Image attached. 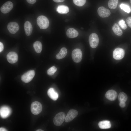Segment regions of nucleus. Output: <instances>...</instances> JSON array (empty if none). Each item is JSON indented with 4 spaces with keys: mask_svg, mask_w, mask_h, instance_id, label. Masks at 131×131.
Instances as JSON below:
<instances>
[{
    "mask_svg": "<svg viewBox=\"0 0 131 131\" xmlns=\"http://www.w3.org/2000/svg\"><path fill=\"white\" fill-rule=\"evenodd\" d=\"M33 48L38 53H40L42 50V45L41 42L39 41L35 42L33 44Z\"/></svg>",
    "mask_w": 131,
    "mask_h": 131,
    "instance_id": "nucleus-22",
    "label": "nucleus"
},
{
    "mask_svg": "<svg viewBox=\"0 0 131 131\" xmlns=\"http://www.w3.org/2000/svg\"><path fill=\"white\" fill-rule=\"evenodd\" d=\"M130 3L131 4V0H130Z\"/></svg>",
    "mask_w": 131,
    "mask_h": 131,
    "instance_id": "nucleus-36",
    "label": "nucleus"
},
{
    "mask_svg": "<svg viewBox=\"0 0 131 131\" xmlns=\"http://www.w3.org/2000/svg\"><path fill=\"white\" fill-rule=\"evenodd\" d=\"M81 29H83V28H82V27L81 28Z\"/></svg>",
    "mask_w": 131,
    "mask_h": 131,
    "instance_id": "nucleus-37",
    "label": "nucleus"
},
{
    "mask_svg": "<svg viewBox=\"0 0 131 131\" xmlns=\"http://www.w3.org/2000/svg\"><path fill=\"white\" fill-rule=\"evenodd\" d=\"M120 7L121 9L127 13H129L131 11V9L129 6L126 4H122L120 5Z\"/></svg>",
    "mask_w": 131,
    "mask_h": 131,
    "instance_id": "nucleus-25",
    "label": "nucleus"
},
{
    "mask_svg": "<svg viewBox=\"0 0 131 131\" xmlns=\"http://www.w3.org/2000/svg\"><path fill=\"white\" fill-rule=\"evenodd\" d=\"M7 29L9 32L12 34L15 33L19 30V26L15 22H11L8 25Z\"/></svg>",
    "mask_w": 131,
    "mask_h": 131,
    "instance_id": "nucleus-10",
    "label": "nucleus"
},
{
    "mask_svg": "<svg viewBox=\"0 0 131 131\" xmlns=\"http://www.w3.org/2000/svg\"><path fill=\"white\" fill-rule=\"evenodd\" d=\"M37 23L40 29H46L49 25V21L48 19L43 15L37 17Z\"/></svg>",
    "mask_w": 131,
    "mask_h": 131,
    "instance_id": "nucleus-1",
    "label": "nucleus"
},
{
    "mask_svg": "<svg viewBox=\"0 0 131 131\" xmlns=\"http://www.w3.org/2000/svg\"><path fill=\"white\" fill-rule=\"evenodd\" d=\"M119 106L121 107H124L125 106L126 104L125 102H120Z\"/></svg>",
    "mask_w": 131,
    "mask_h": 131,
    "instance_id": "nucleus-31",
    "label": "nucleus"
},
{
    "mask_svg": "<svg viewBox=\"0 0 131 131\" xmlns=\"http://www.w3.org/2000/svg\"><path fill=\"white\" fill-rule=\"evenodd\" d=\"M125 54L124 50L120 48H117L114 50L113 52V58L116 60H119L123 58Z\"/></svg>",
    "mask_w": 131,
    "mask_h": 131,
    "instance_id": "nucleus-7",
    "label": "nucleus"
},
{
    "mask_svg": "<svg viewBox=\"0 0 131 131\" xmlns=\"http://www.w3.org/2000/svg\"><path fill=\"white\" fill-rule=\"evenodd\" d=\"M99 127L102 129L110 128L111 126L110 122L108 120H104L100 122L98 124Z\"/></svg>",
    "mask_w": 131,
    "mask_h": 131,
    "instance_id": "nucleus-20",
    "label": "nucleus"
},
{
    "mask_svg": "<svg viewBox=\"0 0 131 131\" xmlns=\"http://www.w3.org/2000/svg\"><path fill=\"white\" fill-rule=\"evenodd\" d=\"M112 29L114 33L118 36H121L123 34V31L119 25L116 23L114 24L112 26Z\"/></svg>",
    "mask_w": 131,
    "mask_h": 131,
    "instance_id": "nucleus-21",
    "label": "nucleus"
},
{
    "mask_svg": "<svg viewBox=\"0 0 131 131\" xmlns=\"http://www.w3.org/2000/svg\"><path fill=\"white\" fill-rule=\"evenodd\" d=\"M118 25L123 30H125L127 28V25L125 21L123 19H121L119 21Z\"/></svg>",
    "mask_w": 131,
    "mask_h": 131,
    "instance_id": "nucleus-28",
    "label": "nucleus"
},
{
    "mask_svg": "<svg viewBox=\"0 0 131 131\" xmlns=\"http://www.w3.org/2000/svg\"><path fill=\"white\" fill-rule=\"evenodd\" d=\"M13 7V3L10 1H8L4 3L0 8L1 12L4 14L9 12Z\"/></svg>",
    "mask_w": 131,
    "mask_h": 131,
    "instance_id": "nucleus-9",
    "label": "nucleus"
},
{
    "mask_svg": "<svg viewBox=\"0 0 131 131\" xmlns=\"http://www.w3.org/2000/svg\"><path fill=\"white\" fill-rule=\"evenodd\" d=\"M58 13L61 14H65L68 13L69 11V8L68 7L65 5L58 6L57 9Z\"/></svg>",
    "mask_w": 131,
    "mask_h": 131,
    "instance_id": "nucleus-18",
    "label": "nucleus"
},
{
    "mask_svg": "<svg viewBox=\"0 0 131 131\" xmlns=\"http://www.w3.org/2000/svg\"><path fill=\"white\" fill-rule=\"evenodd\" d=\"M126 21L128 26L131 28V16L128 17L126 19Z\"/></svg>",
    "mask_w": 131,
    "mask_h": 131,
    "instance_id": "nucleus-29",
    "label": "nucleus"
},
{
    "mask_svg": "<svg viewBox=\"0 0 131 131\" xmlns=\"http://www.w3.org/2000/svg\"><path fill=\"white\" fill-rule=\"evenodd\" d=\"M24 28L25 34L27 36L30 35L32 31V26L30 22L26 21L24 24Z\"/></svg>",
    "mask_w": 131,
    "mask_h": 131,
    "instance_id": "nucleus-15",
    "label": "nucleus"
},
{
    "mask_svg": "<svg viewBox=\"0 0 131 131\" xmlns=\"http://www.w3.org/2000/svg\"><path fill=\"white\" fill-rule=\"evenodd\" d=\"M42 109V106L40 102L35 101L31 104V110L33 114L34 115H38L41 112Z\"/></svg>",
    "mask_w": 131,
    "mask_h": 131,
    "instance_id": "nucleus-2",
    "label": "nucleus"
},
{
    "mask_svg": "<svg viewBox=\"0 0 131 131\" xmlns=\"http://www.w3.org/2000/svg\"><path fill=\"white\" fill-rule=\"evenodd\" d=\"M57 70V69L55 66H52L47 70V74L49 75H52L56 72Z\"/></svg>",
    "mask_w": 131,
    "mask_h": 131,
    "instance_id": "nucleus-27",
    "label": "nucleus"
},
{
    "mask_svg": "<svg viewBox=\"0 0 131 131\" xmlns=\"http://www.w3.org/2000/svg\"><path fill=\"white\" fill-rule=\"evenodd\" d=\"M65 0H53L56 2H60L64 1Z\"/></svg>",
    "mask_w": 131,
    "mask_h": 131,
    "instance_id": "nucleus-33",
    "label": "nucleus"
},
{
    "mask_svg": "<svg viewBox=\"0 0 131 131\" xmlns=\"http://www.w3.org/2000/svg\"><path fill=\"white\" fill-rule=\"evenodd\" d=\"M98 14L101 17L105 18L109 16L110 15V10L103 6L98 8L97 10Z\"/></svg>",
    "mask_w": 131,
    "mask_h": 131,
    "instance_id": "nucleus-12",
    "label": "nucleus"
},
{
    "mask_svg": "<svg viewBox=\"0 0 131 131\" xmlns=\"http://www.w3.org/2000/svg\"><path fill=\"white\" fill-rule=\"evenodd\" d=\"M4 46L2 43L1 42H0V52H1L3 50Z\"/></svg>",
    "mask_w": 131,
    "mask_h": 131,
    "instance_id": "nucleus-32",
    "label": "nucleus"
},
{
    "mask_svg": "<svg viewBox=\"0 0 131 131\" xmlns=\"http://www.w3.org/2000/svg\"><path fill=\"white\" fill-rule=\"evenodd\" d=\"M89 41L91 47L95 48L97 47L99 43V39L98 35L96 33H91L89 36Z\"/></svg>",
    "mask_w": 131,
    "mask_h": 131,
    "instance_id": "nucleus-5",
    "label": "nucleus"
},
{
    "mask_svg": "<svg viewBox=\"0 0 131 131\" xmlns=\"http://www.w3.org/2000/svg\"><path fill=\"white\" fill-rule=\"evenodd\" d=\"M7 57L8 62L11 64L15 63L18 60L17 54L14 52H10L8 53L7 55Z\"/></svg>",
    "mask_w": 131,
    "mask_h": 131,
    "instance_id": "nucleus-13",
    "label": "nucleus"
},
{
    "mask_svg": "<svg viewBox=\"0 0 131 131\" xmlns=\"http://www.w3.org/2000/svg\"><path fill=\"white\" fill-rule=\"evenodd\" d=\"M67 50L65 47H63L61 49L59 53L56 56V58L60 59L64 58L67 55Z\"/></svg>",
    "mask_w": 131,
    "mask_h": 131,
    "instance_id": "nucleus-19",
    "label": "nucleus"
},
{
    "mask_svg": "<svg viewBox=\"0 0 131 131\" xmlns=\"http://www.w3.org/2000/svg\"><path fill=\"white\" fill-rule=\"evenodd\" d=\"M36 0H26L27 1L31 4H33L36 2Z\"/></svg>",
    "mask_w": 131,
    "mask_h": 131,
    "instance_id": "nucleus-30",
    "label": "nucleus"
},
{
    "mask_svg": "<svg viewBox=\"0 0 131 131\" xmlns=\"http://www.w3.org/2000/svg\"><path fill=\"white\" fill-rule=\"evenodd\" d=\"M127 98L128 97L127 95L123 92H120L118 96V99L120 102H125Z\"/></svg>",
    "mask_w": 131,
    "mask_h": 131,
    "instance_id": "nucleus-24",
    "label": "nucleus"
},
{
    "mask_svg": "<svg viewBox=\"0 0 131 131\" xmlns=\"http://www.w3.org/2000/svg\"><path fill=\"white\" fill-rule=\"evenodd\" d=\"M65 117L66 115L64 113L61 112L57 113L53 118L54 124L56 126H60L63 122Z\"/></svg>",
    "mask_w": 131,
    "mask_h": 131,
    "instance_id": "nucleus-3",
    "label": "nucleus"
},
{
    "mask_svg": "<svg viewBox=\"0 0 131 131\" xmlns=\"http://www.w3.org/2000/svg\"><path fill=\"white\" fill-rule=\"evenodd\" d=\"M118 0H109L108 3L109 8L112 9L116 8L117 6Z\"/></svg>",
    "mask_w": 131,
    "mask_h": 131,
    "instance_id": "nucleus-23",
    "label": "nucleus"
},
{
    "mask_svg": "<svg viewBox=\"0 0 131 131\" xmlns=\"http://www.w3.org/2000/svg\"><path fill=\"white\" fill-rule=\"evenodd\" d=\"M47 94L49 97L54 100H56L58 98V93L52 88H50L48 90Z\"/></svg>",
    "mask_w": 131,
    "mask_h": 131,
    "instance_id": "nucleus-16",
    "label": "nucleus"
},
{
    "mask_svg": "<svg viewBox=\"0 0 131 131\" xmlns=\"http://www.w3.org/2000/svg\"><path fill=\"white\" fill-rule=\"evenodd\" d=\"M0 112L1 117L3 118H5L10 115L11 110L8 106H4L0 108Z\"/></svg>",
    "mask_w": 131,
    "mask_h": 131,
    "instance_id": "nucleus-11",
    "label": "nucleus"
},
{
    "mask_svg": "<svg viewBox=\"0 0 131 131\" xmlns=\"http://www.w3.org/2000/svg\"><path fill=\"white\" fill-rule=\"evenodd\" d=\"M35 74V72L34 70H30L22 75L21 79L22 81L25 83H28L32 80Z\"/></svg>",
    "mask_w": 131,
    "mask_h": 131,
    "instance_id": "nucleus-6",
    "label": "nucleus"
},
{
    "mask_svg": "<svg viewBox=\"0 0 131 131\" xmlns=\"http://www.w3.org/2000/svg\"><path fill=\"white\" fill-rule=\"evenodd\" d=\"M117 94V92L112 90H108L105 94L106 98L111 101H114L116 98Z\"/></svg>",
    "mask_w": 131,
    "mask_h": 131,
    "instance_id": "nucleus-14",
    "label": "nucleus"
},
{
    "mask_svg": "<svg viewBox=\"0 0 131 131\" xmlns=\"http://www.w3.org/2000/svg\"><path fill=\"white\" fill-rule=\"evenodd\" d=\"M74 3L79 7L82 6L85 3L86 0H73Z\"/></svg>",
    "mask_w": 131,
    "mask_h": 131,
    "instance_id": "nucleus-26",
    "label": "nucleus"
},
{
    "mask_svg": "<svg viewBox=\"0 0 131 131\" xmlns=\"http://www.w3.org/2000/svg\"><path fill=\"white\" fill-rule=\"evenodd\" d=\"M36 131H43V130L41 129H39L37 130Z\"/></svg>",
    "mask_w": 131,
    "mask_h": 131,
    "instance_id": "nucleus-35",
    "label": "nucleus"
},
{
    "mask_svg": "<svg viewBox=\"0 0 131 131\" xmlns=\"http://www.w3.org/2000/svg\"><path fill=\"white\" fill-rule=\"evenodd\" d=\"M78 114V112L77 110L73 109L70 110L66 116L65 121L66 122L71 121L77 116Z\"/></svg>",
    "mask_w": 131,
    "mask_h": 131,
    "instance_id": "nucleus-8",
    "label": "nucleus"
},
{
    "mask_svg": "<svg viewBox=\"0 0 131 131\" xmlns=\"http://www.w3.org/2000/svg\"><path fill=\"white\" fill-rule=\"evenodd\" d=\"M72 57L74 62L78 63L80 62L82 57V53L81 50L79 49H74L72 52Z\"/></svg>",
    "mask_w": 131,
    "mask_h": 131,
    "instance_id": "nucleus-4",
    "label": "nucleus"
},
{
    "mask_svg": "<svg viewBox=\"0 0 131 131\" xmlns=\"http://www.w3.org/2000/svg\"><path fill=\"white\" fill-rule=\"evenodd\" d=\"M0 131H7V130L5 128L1 127V128H0Z\"/></svg>",
    "mask_w": 131,
    "mask_h": 131,
    "instance_id": "nucleus-34",
    "label": "nucleus"
},
{
    "mask_svg": "<svg viewBox=\"0 0 131 131\" xmlns=\"http://www.w3.org/2000/svg\"><path fill=\"white\" fill-rule=\"evenodd\" d=\"M78 32L73 28H70L67 29L66 32L67 36L70 38H74L78 35Z\"/></svg>",
    "mask_w": 131,
    "mask_h": 131,
    "instance_id": "nucleus-17",
    "label": "nucleus"
}]
</instances>
